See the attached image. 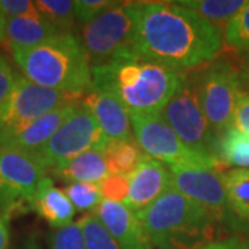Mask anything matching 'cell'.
Here are the masks:
<instances>
[{"instance_id":"cell-1","label":"cell","mask_w":249,"mask_h":249,"mask_svg":"<svg viewBox=\"0 0 249 249\" xmlns=\"http://www.w3.org/2000/svg\"><path fill=\"white\" fill-rule=\"evenodd\" d=\"M133 54L186 73L217 60L222 31L176 1H136Z\"/></svg>"},{"instance_id":"cell-2","label":"cell","mask_w":249,"mask_h":249,"mask_svg":"<svg viewBox=\"0 0 249 249\" xmlns=\"http://www.w3.org/2000/svg\"><path fill=\"white\" fill-rule=\"evenodd\" d=\"M184 76L133 53L91 68L93 89L116 98L130 116L160 115Z\"/></svg>"},{"instance_id":"cell-3","label":"cell","mask_w":249,"mask_h":249,"mask_svg":"<svg viewBox=\"0 0 249 249\" xmlns=\"http://www.w3.org/2000/svg\"><path fill=\"white\" fill-rule=\"evenodd\" d=\"M11 54L22 76L37 86L78 96L93 89L89 55L73 34H60L42 45Z\"/></svg>"},{"instance_id":"cell-4","label":"cell","mask_w":249,"mask_h":249,"mask_svg":"<svg viewBox=\"0 0 249 249\" xmlns=\"http://www.w3.org/2000/svg\"><path fill=\"white\" fill-rule=\"evenodd\" d=\"M137 216L155 248L199 249L212 242L216 222L173 187Z\"/></svg>"},{"instance_id":"cell-5","label":"cell","mask_w":249,"mask_h":249,"mask_svg":"<svg viewBox=\"0 0 249 249\" xmlns=\"http://www.w3.org/2000/svg\"><path fill=\"white\" fill-rule=\"evenodd\" d=\"M136 19V1H115L100 17L82 27L79 40L89 55L91 68L133 53Z\"/></svg>"},{"instance_id":"cell-6","label":"cell","mask_w":249,"mask_h":249,"mask_svg":"<svg viewBox=\"0 0 249 249\" xmlns=\"http://www.w3.org/2000/svg\"><path fill=\"white\" fill-rule=\"evenodd\" d=\"M83 96L46 89L18 75L9 96L0 104V147L40 116L76 104Z\"/></svg>"},{"instance_id":"cell-7","label":"cell","mask_w":249,"mask_h":249,"mask_svg":"<svg viewBox=\"0 0 249 249\" xmlns=\"http://www.w3.org/2000/svg\"><path fill=\"white\" fill-rule=\"evenodd\" d=\"M163 121L193 151L220 162L222 136L208 122L196 96L194 76L186 73L180 88L160 112ZM222 165V163H220Z\"/></svg>"},{"instance_id":"cell-8","label":"cell","mask_w":249,"mask_h":249,"mask_svg":"<svg viewBox=\"0 0 249 249\" xmlns=\"http://www.w3.org/2000/svg\"><path fill=\"white\" fill-rule=\"evenodd\" d=\"M194 83L208 122L222 136L231 127L237 98L242 90L240 68L229 60H214L194 76Z\"/></svg>"},{"instance_id":"cell-9","label":"cell","mask_w":249,"mask_h":249,"mask_svg":"<svg viewBox=\"0 0 249 249\" xmlns=\"http://www.w3.org/2000/svg\"><path fill=\"white\" fill-rule=\"evenodd\" d=\"M107 142L94 116L80 101L52 139L35 154L47 172H53L83 152L103 150Z\"/></svg>"},{"instance_id":"cell-10","label":"cell","mask_w":249,"mask_h":249,"mask_svg":"<svg viewBox=\"0 0 249 249\" xmlns=\"http://www.w3.org/2000/svg\"><path fill=\"white\" fill-rule=\"evenodd\" d=\"M134 140L142 154L168 166H190L217 169L220 162L193 151L180 140L160 115L130 116Z\"/></svg>"},{"instance_id":"cell-11","label":"cell","mask_w":249,"mask_h":249,"mask_svg":"<svg viewBox=\"0 0 249 249\" xmlns=\"http://www.w3.org/2000/svg\"><path fill=\"white\" fill-rule=\"evenodd\" d=\"M47 169L34 152L0 150V212L31 211V201Z\"/></svg>"},{"instance_id":"cell-12","label":"cell","mask_w":249,"mask_h":249,"mask_svg":"<svg viewBox=\"0 0 249 249\" xmlns=\"http://www.w3.org/2000/svg\"><path fill=\"white\" fill-rule=\"evenodd\" d=\"M172 187L204 208L217 223H232V214L223 186L222 173L206 168L169 166ZM237 219V217H235Z\"/></svg>"},{"instance_id":"cell-13","label":"cell","mask_w":249,"mask_h":249,"mask_svg":"<svg viewBox=\"0 0 249 249\" xmlns=\"http://www.w3.org/2000/svg\"><path fill=\"white\" fill-rule=\"evenodd\" d=\"M172 188L169 166L148 155H142L129 176V194L124 205L139 213Z\"/></svg>"},{"instance_id":"cell-14","label":"cell","mask_w":249,"mask_h":249,"mask_svg":"<svg viewBox=\"0 0 249 249\" xmlns=\"http://www.w3.org/2000/svg\"><path fill=\"white\" fill-rule=\"evenodd\" d=\"M119 249H152L139 216L124 204L101 201L91 212Z\"/></svg>"},{"instance_id":"cell-15","label":"cell","mask_w":249,"mask_h":249,"mask_svg":"<svg viewBox=\"0 0 249 249\" xmlns=\"http://www.w3.org/2000/svg\"><path fill=\"white\" fill-rule=\"evenodd\" d=\"M82 103L88 107L108 142H133V126L126 108L106 91L91 89Z\"/></svg>"},{"instance_id":"cell-16","label":"cell","mask_w":249,"mask_h":249,"mask_svg":"<svg viewBox=\"0 0 249 249\" xmlns=\"http://www.w3.org/2000/svg\"><path fill=\"white\" fill-rule=\"evenodd\" d=\"M31 211L45 219L53 230L72 224L75 216V208L65 191L54 186L49 176L42 178L36 188L31 201Z\"/></svg>"},{"instance_id":"cell-17","label":"cell","mask_w":249,"mask_h":249,"mask_svg":"<svg viewBox=\"0 0 249 249\" xmlns=\"http://www.w3.org/2000/svg\"><path fill=\"white\" fill-rule=\"evenodd\" d=\"M79 103H76V104H79ZM76 104L57 108L52 112L40 116L35 122L27 126L24 130H21L19 133L9 139L0 147V150L4 148V150H16V151L35 154L52 139V136L58 130V127L67 121V118L71 115Z\"/></svg>"},{"instance_id":"cell-18","label":"cell","mask_w":249,"mask_h":249,"mask_svg":"<svg viewBox=\"0 0 249 249\" xmlns=\"http://www.w3.org/2000/svg\"><path fill=\"white\" fill-rule=\"evenodd\" d=\"M60 34L61 32L52 27L42 16L6 18L4 42L10 52L32 49Z\"/></svg>"},{"instance_id":"cell-19","label":"cell","mask_w":249,"mask_h":249,"mask_svg":"<svg viewBox=\"0 0 249 249\" xmlns=\"http://www.w3.org/2000/svg\"><path fill=\"white\" fill-rule=\"evenodd\" d=\"M58 178L70 183H90L98 184L107 178L108 168L103 155V150L83 152L58 169L52 172Z\"/></svg>"},{"instance_id":"cell-20","label":"cell","mask_w":249,"mask_h":249,"mask_svg":"<svg viewBox=\"0 0 249 249\" xmlns=\"http://www.w3.org/2000/svg\"><path fill=\"white\" fill-rule=\"evenodd\" d=\"M176 3L222 31L247 6L248 0H178Z\"/></svg>"},{"instance_id":"cell-21","label":"cell","mask_w":249,"mask_h":249,"mask_svg":"<svg viewBox=\"0 0 249 249\" xmlns=\"http://www.w3.org/2000/svg\"><path fill=\"white\" fill-rule=\"evenodd\" d=\"M222 181L232 214L249 222V169L232 168L223 172Z\"/></svg>"},{"instance_id":"cell-22","label":"cell","mask_w":249,"mask_h":249,"mask_svg":"<svg viewBox=\"0 0 249 249\" xmlns=\"http://www.w3.org/2000/svg\"><path fill=\"white\" fill-rule=\"evenodd\" d=\"M103 155L109 175L130 176L144 155L136 140L133 142H108L103 148Z\"/></svg>"},{"instance_id":"cell-23","label":"cell","mask_w":249,"mask_h":249,"mask_svg":"<svg viewBox=\"0 0 249 249\" xmlns=\"http://www.w3.org/2000/svg\"><path fill=\"white\" fill-rule=\"evenodd\" d=\"M219 160L222 165L249 169V137L230 127L222 134Z\"/></svg>"},{"instance_id":"cell-24","label":"cell","mask_w":249,"mask_h":249,"mask_svg":"<svg viewBox=\"0 0 249 249\" xmlns=\"http://www.w3.org/2000/svg\"><path fill=\"white\" fill-rule=\"evenodd\" d=\"M37 11L61 34H72L75 25V6L70 0H37Z\"/></svg>"},{"instance_id":"cell-25","label":"cell","mask_w":249,"mask_h":249,"mask_svg":"<svg viewBox=\"0 0 249 249\" xmlns=\"http://www.w3.org/2000/svg\"><path fill=\"white\" fill-rule=\"evenodd\" d=\"M223 39L229 47L249 55V0L224 28Z\"/></svg>"},{"instance_id":"cell-26","label":"cell","mask_w":249,"mask_h":249,"mask_svg":"<svg viewBox=\"0 0 249 249\" xmlns=\"http://www.w3.org/2000/svg\"><path fill=\"white\" fill-rule=\"evenodd\" d=\"M78 223L83 232V238L88 249H119L93 213L85 214L78 220Z\"/></svg>"},{"instance_id":"cell-27","label":"cell","mask_w":249,"mask_h":249,"mask_svg":"<svg viewBox=\"0 0 249 249\" xmlns=\"http://www.w3.org/2000/svg\"><path fill=\"white\" fill-rule=\"evenodd\" d=\"M65 194L70 198L75 211H94L103 201L97 184L70 183L65 187Z\"/></svg>"},{"instance_id":"cell-28","label":"cell","mask_w":249,"mask_h":249,"mask_svg":"<svg viewBox=\"0 0 249 249\" xmlns=\"http://www.w3.org/2000/svg\"><path fill=\"white\" fill-rule=\"evenodd\" d=\"M47 244L50 249H88L78 222L53 230L47 237Z\"/></svg>"},{"instance_id":"cell-29","label":"cell","mask_w":249,"mask_h":249,"mask_svg":"<svg viewBox=\"0 0 249 249\" xmlns=\"http://www.w3.org/2000/svg\"><path fill=\"white\" fill-rule=\"evenodd\" d=\"M103 201L124 204L129 194V176L108 175L97 184Z\"/></svg>"},{"instance_id":"cell-30","label":"cell","mask_w":249,"mask_h":249,"mask_svg":"<svg viewBox=\"0 0 249 249\" xmlns=\"http://www.w3.org/2000/svg\"><path fill=\"white\" fill-rule=\"evenodd\" d=\"M114 3L115 1H108V0H76L73 1L75 18L82 25H86L93 19L100 17Z\"/></svg>"},{"instance_id":"cell-31","label":"cell","mask_w":249,"mask_h":249,"mask_svg":"<svg viewBox=\"0 0 249 249\" xmlns=\"http://www.w3.org/2000/svg\"><path fill=\"white\" fill-rule=\"evenodd\" d=\"M0 11L4 18L40 17L35 1L31 0H0Z\"/></svg>"},{"instance_id":"cell-32","label":"cell","mask_w":249,"mask_h":249,"mask_svg":"<svg viewBox=\"0 0 249 249\" xmlns=\"http://www.w3.org/2000/svg\"><path fill=\"white\" fill-rule=\"evenodd\" d=\"M231 127L249 137V91L241 90L232 115Z\"/></svg>"},{"instance_id":"cell-33","label":"cell","mask_w":249,"mask_h":249,"mask_svg":"<svg viewBox=\"0 0 249 249\" xmlns=\"http://www.w3.org/2000/svg\"><path fill=\"white\" fill-rule=\"evenodd\" d=\"M17 76L18 73H16L9 60L3 54H0V104L9 96Z\"/></svg>"},{"instance_id":"cell-34","label":"cell","mask_w":249,"mask_h":249,"mask_svg":"<svg viewBox=\"0 0 249 249\" xmlns=\"http://www.w3.org/2000/svg\"><path fill=\"white\" fill-rule=\"evenodd\" d=\"M199 249H249V241L241 237H230L224 240L212 241Z\"/></svg>"},{"instance_id":"cell-35","label":"cell","mask_w":249,"mask_h":249,"mask_svg":"<svg viewBox=\"0 0 249 249\" xmlns=\"http://www.w3.org/2000/svg\"><path fill=\"white\" fill-rule=\"evenodd\" d=\"M10 214L0 212V249L10 247Z\"/></svg>"},{"instance_id":"cell-36","label":"cell","mask_w":249,"mask_h":249,"mask_svg":"<svg viewBox=\"0 0 249 249\" xmlns=\"http://www.w3.org/2000/svg\"><path fill=\"white\" fill-rule=\"evenodd\" d=\"M241 83H242V89L249 91V55L244 58V61L241 64L240 68Z\"/></svg>"},{"instance_id":"cell-37","label":"cell","mask_w":249,"mask_h":249,"mask_svg":"<svg viewBox=\"0 0 249 249\" xmlns=\"http://www.w3.org/2000/svg\"><path fill=\"white\" fill-rule=\"evenodd\" d=\"M21 249H42V245H40V242H39L35 234H31L25 238Z\"/></svg>"},{"instance_id":"cell-38","label":"cell","mask_w":249,"mask_h":249,"mask_svg":"<svg viewBox=\"0 0 249 249\" xmlns=\"http://www.w3.org/2000/svg\"><path fill=\"white\" fill-rule=\"evenodd\" d=\"M4 25H6V18L0 11V43L4 42Z\"/></svg>"}]
</instances>
